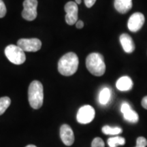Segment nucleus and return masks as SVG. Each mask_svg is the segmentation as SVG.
<instances>
[{"instance_id": "nucleus-1", "label": "nucleus", "mask_w": 147, "mask_h": 147, "mask_svg": "<svg viewBox=\"0 0 147 147\" xmlns=\"http://www.w3.org/2000/svg\"><path fill=\"white\" fill-rule=\"evenodd\" d=\"M79 60L74 53H68L64 55L58 62V71L61 74L69 76L76 73L78 67Z\"/></svg>"}, {"instance_id": "nucleus-2", "label": "nucleus", "mask_w": 147, "mask_h": 147, "mask_svg": "<svg viewBox=\"0 0 147 147\" xmlns=\"http://www.w3.org/2000/svg\"><path fill=\"white\" fill-rule=\"evenodd\" d=\"M86 66L89 71L95 76H102L106 71L104 57L100 53H93L86 59Z\"/></svg>"}, {"instance_id": "nucleus-3", "label": "nucleus", "mask_w": 147, "mask_h": 147, "mask_svg": "<svg viewBox=\"0 0 147 147\" xmlns=\"http://www.w3.org/2000/svg\"><path fill=\"white\" fill-rule=\"evenodd\" d=\"M28 100L30 106L34 109L42 107L44 101V89L42 84L38 80L31 82L28 89Z\"/></svg>"}, {"instance_id": "nucleus-4", "label": "nucleus", "mask_w": 147, "mask_h": 147, "mask_svg": "<svg viewBox=\"0 0 147 147\" xmlns=\"http://www.w3.org/2000/svg\"><path fill=\"white\" fill-rule=\"evenodd\" d=\"M4 52L8 59L15 65H21L26 60L25 52L17 45H8Z\"/></svg>"}, {"instance_id": "nucleus-5", "label": "nucleus", "mask_w": 147, "mask_h": 147, "mask_svg": "<svg viewBox=\"0 0 147 147\" xmlns=\"http://www.w3.org/2000/svg\"><path fill=\"white\" fill-rule=\"evenodd\" d=\"M37 0H25L23 2V10L22 12V16L24 19L28 21L35 20L38 15Z\"/></svg>"}, {"instance_id": "nucleus-6", "label": "nucleus", "mask_w": 147, "mask_h": 147, "mask_svg": "<svg viewBox=\"0 0 147 147\" xmlns=\"http://www.w3.org/2000/svg\"><path fill=\"white\" fill-rule=\"evenodd\" d=\"M95 111L91 106H82L77 113V121L80 124H87L91 123L95 118Z\"/></svg>"}, {"instance_id": "nucleus-7", "label": "nucleus", "mask_w": 147, "mask_h": 147, "mask_svg": "<svg viewBox=\"0 0 147 147\" xmlns=\"http://www.w3.org/2000/svg\"><path fill=\"white\" fill-rule=\"evenodd\" d=\"M17 46H18L24 52H36L42 47V42L38 38H22L18 40Z\"/></svg>"}, {"instance_id": "nucleus-8", "label": "nucleus", "mask_w": 147, "mask_h": 147, "mask_svg": "<svg viewBox=\"0 0 147 147\" xmlns=\"http://www.w3.org/2000/svg\"><path fill=\"white\" fill-rule=\"evenodd\" d=\"M65 11L66 23L69 25H74L78 21V5L73 1H69L65 5Z\"/></svg>"}, {"instance_id": "nucleus-9", "label": "nucleus", "mask_w": 147, "mask_h": 147, "mask_svg": "<svg viewBox=\"0 0 147 147\" xmlns=\"http://www.w3.org/2000/svg\"><path fill=\"white\" fill-rule=\"evenodd\" d=\"M145 21L144 14L140 12H136L130 16L128 20V29L132 32H137L142 28Z\"/></svg>"}, {"instance_id": "nucleus-10", "label": "nucleus", "mask_w": 147, "mask_h": 147, "mask_svg": "<svg viewBox=\"0 0 147 147\" xmlns=\"http://www.w3.org/2000/svg\"><path fill=\"white\" fill-rule=\"evenodd\" d=\"M60 137L62 142L66 146H71L74 142V134L72 129L67 124H64L61 127Z\"/></svg>"}, {"instance_id": "nucleus-11", "label": "nucleus", "mask_w": 147, "mask_h": 147, "mask_svg": "<svg viewBox=\"0 0 147 147\" xmlns=\"http://www.w3.org/2000/svg\"><path fill=\"white\" fill-rule=\"evenodd\" d=\"M121 112L123 114L124 119L129 122L136 123L139 120V116L136 112L131 109L127 102H123L121 106Z\"/></svg>"}, {"instance_id": "nucleus-12", "label": "nucleus", "mask_w": 147, "mask_h": 147, "mask_svg": "<svg viewBox=\"0 0 147 147\" xmlns=\"http://www.w3.org/2000/svg\"><path fill=\"white\" fill-rule=\"evenodd\" d=\"M120 42L125 53H131L135 50V45H134V40L128 34H121L120 36Z\"/></svg>"}, {"instance_id": "nucleus-13", "label": "nucleus", "mask_w": 147, "mask_h": 147, "mask_svg": "<svg viewBox=\"0 0 147 147\" xmlns=\"http://www.w3.org/2000/svg\"><path fill=\"white\" fill-rule=\"evenodd\" d=\"M132 5V0H115V8L121 14L128 12Z\"/></svg>"}, {"instance_id": "nucleus-14", "label": "nucleus", "mask_w": 147, "mask_h": 147, "mask_svg": "<svg viewBox=\"0 0 147 147\" xmlns=\"http://www.w3.org/2000/svg\"><path fill=\"white\" fill-rule=\"evenodd\" d=\"M117 89L121 91H127L133 87V81L129 76H123L119 79L116 83Z\"/></svg>"}, {"instance_id": "nucleus-15", "label": "nucleus", "mask_w": 147, "mask_h": 147, "mask_svg": "<svg viewBox=\"0 0 147 147\" xmlns=\"http://www.w3.org/2000/svg\"><path fill=\"white\" fill-rule=\"evenodd\" d=\"M110 97H111V91L110 89L106 87L102 89L99 95V102L102 105H106L110 101Z\"/></svg>"}, {"instance_id": "nucleus-16", "label": "nucleus", "mask_w": 147, "mask_h": 147, "mask_svg": "<svg viewBox=\"0 0 147 147\" xmlns=\"http://www.w3.org/2000/svg\"><path fill=\"white\" fill-rule=\"evenodd\" d=\"M102 131L106 135H118L123 132L122 129L119 127H110L108 125L103 127Z\"/></svg>"}, {"instance_id": "nucleus-17", "label": "nucleus", "mask_w": 147, "mask_h": 147, "mask_svg": "<svg viewBox=\"0 0 147 147\" xmlns=\"http://www.w3.org/2000/svg\"><path fill=\"white\" fill-rule=\"evenodd\" d=\"M108 144L110 147H117L119 145L122 146L125 144V139L120 136L110 138L108 140Z\"/></svg>"}, {"instance_id": "nucleus-18", "label": "nucleus", "mask_w": 147, "mask_h": 147, "mask_svg": "<svg viewBox=\"0 0 147 147\" xmlns=\"http://www.w3.org/2000/svg\"><path fill=\"white\" fill-rule=\"evenodd\" d=\"M11 104V100L8 97H2L0 98V115L5 113Z\"/></svg>"}, {"instance_id": "nucleus-19", "label": "nucleus", "mask_w": 147, "mask_h": 147, "mask_svg": "<svg viewBox=\"0 0 147 147\" xmlns=\"http://www.w3.org/2000/svg\"><path fill=\"white\" fill-rule=\"evenodd\" d=\"M91 147H105V145H104V142L102 138L97 137L92 141Z\"/></svg>"}, {"instance_id": "nucleus-20", "label": "nucleus", "mask_w": 147, "mask_h": 147, "mask_svg": "<svg viewBox=\"0 0 147 147\" xmlns=\"http://www.w3.org/2000/svg\"><path fill=\"white\" fill-rule=\"evenodd\" d=\"M147 146V140L144 137H139L136 140V147H146Z\"/></svg>"}, {"instance_id": "nucleus-21", "label": "nucleus", "mask_w": 147, "mask_h": 147, "mask_svg": "<svg viewBox=\"0 0 147 147\" xmlns=\"http://www.w3.org/2000/svg\"><path fill=\"white\" fill-rule=\"evenodd\" d=\"M6 7L3 0H0V18L4 17L6 14Z\"/></svg>"}, {"instance_id": "nucleus-22", "label": "nucleus", "mask_w": 147, "mask_h": 147, "mask_svg": "<svg viewBox=\"0 0 147 147\" xmlns=\"http://www.w3.org/2000/svg\"><path fill=\"white\" fill-rule=\"evenodd\" d=\"M96 0H84V3L87 8H91L95 4Z\"/></svg>"}, {"instance_id": "nucleus-23", "label": "nucleus", "mask_w": 147, "mask_h": 147, "mask_svg": "<svg viewBox=\"0 0 147 147\" xmlns=\"http://www.w3.org/2000/svg\"><path fill=\"white\" fill-rule=\"evenodd\" d=\"M75 24H76V27L77 29H82V28H83L84 23L82 21H80V20H79V21H77L76 23H75Z\"/></svg>"}, {"instance_id": "nucleus-24", "label": "nucleus", "mask_w": 147, "mask_h": 147, "mask_svg": "<svg viewBox=\"0 0 147 147\" xmlns=\"http://www.w3.org/2000/svg\"><path fill=\"white\" fill-rule=\"evenodd\" d=\"M141 104H142V107L147 110V96H145L144 97H143Z\"/></svg>"}, {"instance_id": "nucleus-25", "label": "nucleus", "mask_w": 147, "mask_h": 147, "mask_svg": "<svg viewBox=\"0 0 147 147\" xmlns=\"http://www.w3.org/2000/svg\"><path fill=\"white\" fill-rule=\"evenodd\" d=\"M81 2H82L81 0H75V3H76L77 5L80 4V3H81Z\"/></svg>"}, {"instance_id": "nucleus-26", "label": "nucleus", "mask_w": 147, "mask_h": 147, "mask_svg": "<svg viewBox=\"0 0 147 147\" xmlns=\"http://www.w3.org/2000/svg\"><path fill=\"white\" fill-rule=\"evenodd\" d=\"M25 147H37V146H36L35 145H33V144H29V145H27V146Z\"/></svg>"}]
</instances>
